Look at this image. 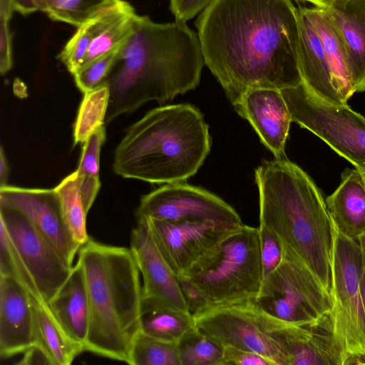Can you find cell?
<instances>
[{
    "mask_svg": "<svg viewBox=\"0 0 365 365\" xmlns=\"http://www.w3.org/2000/svg\"><path fill=\"white\" fill-rule=\"evenodd\" d=\"M205 64L232 106L251 88L302 82L292 0H213L195 21Z\"/></svg>",
    "mask_w": 365,
    "mask_h": 365,
    "instance_id": "1",
    "label": "cell"
},
{
    "mask_svg": "<svg viewBox=\"0 0 365 365\" xmlns=\"http://www.w3.org/2000/svg\"><path fill=\"white\" fill-rule=\"evenodd\" d=\"M205 65L197 33L186 23L140 16L102 83L110 92L105 123L148 101L162 104L194 90Z\"/></svg>",
    "mask_w": 365,
    "mask_h": 365,
    "instance_id": "2",
    "label": "cell"
},
{
    "mask_svg": "<svg viewBox=\"0 0 365 365\" xmlns=\"http://www.w3.org/2000/svg\"><path fill=\"white\" fill-rule=\"evenodd\" d=\"M255 178L259 225L274 233L333 297L336 227L320 190L287 157L263 160Z\"/></svg>",
    "mask_w": 365,
    "mask_h": 365,
    "instance_id": "3",
    "label": "cell"
},
{
    "mask_svg": "<svg viewBox=\"0 0 365 365\" xmlns=\"http://www.w3.org/2000/svg\"><path fill=\"white\" fill-rule=\"evenodd\" d=\"M211 148L203 115L189 103L149 110L127 130L115 150L113 171L150 183L185 182L203 164Z\"/></svg>",
    "mask_w": 365,
    "mask_h": 365,
    "instance_id": "4",
    "label": "cell"
},
{
    "mask_svg": "<svg viewBox=\"0 0 365 365\" xmlns=\"http://www.w3.org/2000/svg\"><path fill=\"white\" fill-rule=\"evenodd\" d=\"M86 284L89 317L85 351L130 364L140 331L143 289L130 248L90 237L78 250Z\"/></svg>",
    "mask_w": 365,
    "mask_h": 365,
    "instance_id": "5",
    "label": "cell"
},
{
    "mask_svg": "<svg viewBox=\"0 0 365 365\" xmlns=\"http://www.w3.org/2000/svg\"><path fill=\"white\" fill-rule=\"evenodd\" d=\"M181 275L212 304L255 300L263 279L258 227L243 225Z\"/></svg>",
    "mask_w": 365,
    "mask_h": 365,
    "instance_id": "6",
    "label": "cell"
},
{
    "mask_svg": "<svg viewBox=\"0 0 365 365\" xmlns=\"http://www.w3.org/2000/svg\"><path fill=\"white\" fill-rule=\"evenodd\" d=\"M255 302L269 315L298 325L320 322L334 307L333 297L284 245L282 260L262 279Z\"/></svg>",
    "mask_w": 365,
    "mask_h": 365,
    "instance_id": "7",
    "label": "cell"
},
{
    "mask_svg": "<svg viewBox=\"0 0 365 365\" xmlns=\"http://www.w3.org/2000/svg\"><path fill=\"white\" fill-rule=\"evenodd\" d=\"M292 122L324 141L354 168H365V118L347 104L327 101L302 81L280 90Z\"/></svg>",
    "mask_w": 365,
    "mask_h": 365,
    "instance_id": "8",
    "label": "cell"
},
{
    "mask_svg": "<svg viewBox=\"0 0 365 365\" xmlns=\"http://www.w3.org/2000/svg\"><path fill=\"white\" fill-rule=\"evenodd\" d=\"M193 317L197 329L223 346L255 352L272 365H288L276 337L281 320L267 314L255 299L212 304Z\"/></svg>",
    "mask_w": 365,
    "mask_h": 365,
    "instance_id": "9",
    "label": "cell"
},
{
    "mask_svg": "<svg viewBox=\"0 0 365 365\" xmlns=\"http://www.w3.org/2000/svg\"><path fill=\"white\" fill-rule=\"evenodd\" d=\"M361 265V249L358 240L348 237L336 227L331 317L344 365L365 364V311L359 289Z\"/></svg>",
    "mask_w": 365,
    "mask_h": 365,
    "instance_id": "10",
    "label": "cell"
},
{
    "mask_svg": "<svg viewBox=\"0 0 365 365\" xmlns=\"http://www.w3.org/2000/svg\"><path fill=\"white\" fill-rule=\"evenodd\" d=\"M0 224L30 272L41 300L48 303L66 281L73 266L17 210L0 204Z\"/></svg>",
    "mask_w": 365,
    "mask_h": 365,
    "instance_id": "11",
    "label": "cell"
},
{
    "mask_svg": "<svg viewBox=\"0 0 365 365\" xmlns=\"http://www.w3.org/2000/svg\"><path fill=\"white\" fill-rule=\"evenodd\" d=\"M136 217L178 222L243 224L237 211L220 197L186 182L168 183L143 195Z\"/></svg>",
    "mask_w": 365,
    "mask_h": 365,
    "instance_id": "12",
    "label": "cell"
},
{
    "mask_svg": "<svg viewBox=\"0 0 365 365\" xmlns=\"http://www.w3.org/2000/svg\"><path fill=\"white\" fill-rule=\"evenodd\" d=\"M144 218L156 247L177 277L244 225Z\"/></svg>",
    "mask_w": 365,
    "mask_h": 365,
    "instance_id": "13",
    "label": "cell"
},
{
    "mask_svg": "<svg viewBox=\"0 0 365 365\" xmlns=\"http://www.w3.org/2000/svg\"><path fill=\"white\" fill-rule=\"evenodd\" d=\"M0 204L25 215L61 257L72 265L80 246L65 221L58 195L53 189L0 187Z\"/></svg>",
    "mask_w": 365,
    "mask_h": 365,
    "instance_id": "14",
    "label": "cell"
},
{
    "mask_svg": "<svg viewBox=\"0 0 365 365\" xmlns=\"http://www.w3.org/2000/svg\"><path fill=\"white\" fill-rule=\"evenodd\" d=\"M233 107L240 116L249 121L274 158L286 157L285 143L292 120L279 90L249 89Z\"/></svg>",
    "mask_w": 365,
    "mask_h": 365,
    "instance_id": "15",
    "label": "cell"
},
{
    "mask_svg": "<svg viewBox=\"0 0 365 365\" xmlns=\"http://www.w3.org/2000/svg\"><path fill=\"white\" fill-rule=\"evenodd\" d=\"M276 337L287 355L288 365H344L331 313L314 324L298 325L282 321Z\"/></svg>",
    "mask_w": 365,
    "mask_h": 365,
    "instance_id": "16",
    "label": "cell"
},
{
    "mask_svg": "<svg viewBox=\"0 0 365 365\" xmlns=\"http://www.w3.org/2000/svg\"><path fill=\"white\" fill-rule=\"evenodd\" d=\"M137 220V226L131 231L130 248L143 276V295L157 298L174 308L190 313L178 277L156 247L146 220L140 217Z\"/></svg>",
    "mask_w": 365,
    "mask_h": 365,
    "instance_id": "17",
    "label": "cell"
},
{
    "mask_svg": "<svg viewBox=\"0 0 365 365\" xmlns=\"http://www.w3.org/2000/svg\"><path fill=\"white\" fill-rule=\"evenodd\" d=\"M34 298L13 278L0 275V356L9 358L36 344Z\"/></svg>",
    "mask_w": 365,
    "mask_h": 365,
    "instance_id": "18",
    "label": "cell"
},
{
    "mask_svg": "<svg viewBox=\"0 0 365 365\" xmlns=\"http://www.w3.org/2000/svg\"><path fill=\"white\" fill-rule=\"evenodd\" d=\"M326 11L344 43L353 89L365 91V0H337Z\"/></svg>",
    "mask_w": 365,
    "mask_h": 365,
    "instance_id": "19",
    "label": "cell"
},
{
    "mask_svg": "<svg viewBox=\"0 0 365 365\" xmlns=\"http://www.w3.org/2000/svg\"><path fill=\"white\" fill-rule=\"evenodd\" d=\"M299 23L298 62L302 81L319 97L344 104L332 83L331 70L319 36L305 7H297Z\"/></svg>",
    "mask_w": 365,
    "mask_h": 365,
    "instance_id": "20",
    "label": "cell"
},
{
    "mask_svg": "<svg viewBox=\"0 0 365 365\" xmlns=\"http://www.w3.org/2000/svg\"><path fill=\"white\" fill-rule=\"evenodd\" d=\"M46 304L64 331L84 348L89 307L83 268L78 260L60 289Z\"/></svg>",
    "mask_w": 365,
    "mask_h": 365,
    "instance_id": "21",
    "label": "cell"
},
{
    "mask_svg": "<svg viewBox=\"0 0 365 365\" xmlns=\"http://www.w3.org/2000/svg\"><path fill=\"white\" fill-rule=\"evenodd\" d=\"M325 202L336 229L344 235L358 240L365 232V180L359 169H346Z\"/></svg>",
    "mask_w": 365,
    "mask_h": 365,
    "instance_id": "22",
    "label": "cell"
},
{
    "mask_svg": "<svg viewBox=\"0 0 365 365\" xmlns=\"http://www.w3.org/2000/svg\"><path fill=\"white\" fill-rule=\"evenodd\" d=\"M139 18L133 6L124 0H118L97 15L95 36L82 66L120 50L134 33Z\"/></svg>",
    "mask_w": 365,
    "mask_h": 365,
    "instance_id": "23",
    "label": "cell"
},
{
    "mask_svg": "<svg viewBox=\"0 0 365 365\" xmlns=\"http://www.w3.org/2000/svg\"><path fill=\"white\" fill-rule=\"evenodd\" d=\"M319 36L328 61L334 89L344 104L355 93L349 71L346 51L334 22L326 9L305 7Z\"/></svg>",
    "mask_w": 365,
    "mask_h": 365,
    "instance_id": "24",
    "label": "cell"
},
{
    "mask_svg": "<svg viewBox=\"0 0 365 365\" xmlns=\"http://www.w3.org/2000/svg\"><path fill=\"white\" fill-rule=\"evenodd\" d=\"M192 314L174 308L157 298L143 295L140 331L149 336L177 343L194 328Z\"/></svg>",
    "mask_w": 365,
    "mask_h": 365,
    "instance_id": "25",
    "label": "cell"
},
{
    "mask_svg": "<svg viewBox=\"0 0 365 365\" xmlns=\"http://www.w3.org/2000/svg\"><path fill=\"white\" fill-rule=\"evenodd\" d=\"M36 344L48 356L51 365H69L84 351L64 331L49 311L46 304L34 298Z\"/></svg>",
    "mask_w": 365,
    "mask_h": 365,
    "instance_id": "26",
    "label": "cell"
},
{
    "mask_svg": "<svg viewBox=\"0 0 365 365\" xmlns=\"http://www.w3.org/2000/svg\"><path fill=\"white\" fill-rule=\"evenodd\" d=\"M118 0H14V9L21 14L42 11L53 21L78 28Z\"/></svg>",
    "mask_w": 365,
    "mask_h": 365,
    "instance_id": "27",
    "label": "cell"
},
{
    "mask_svg": "<svg viewBox=\"0 0 365 365\" xmlns=\"http://www.w3.org/2000/svg\"><path fill=\"white\" fill-rule=\"evenodd\" d=\"M54 188L58 195L65 221L74 240L81 247L90 237L86 230L88 212L82 201L76 171L63 179Z\"/></svg>",
    "mask_w": 365,
    "mask_h": 365,
    "instance_id": "28",
    "label": "cell"
},
{
    "mask_svg": "<svg viewBox=\"0 0 365 365\" xmlns=\"http://www.w3.org/2000/svg\"><path fill=\"white\" fill-rule=\"evenodd\" d=\"M109 97V88L106 84L84 93L73 127L75 145L83 143L94 131L104 125Z\"/></svg>",
    "mask_w": 365,
    "mask_h": 365,
    "instance_id": "29",
    "label": "cell"
},
{
    "mask_svg": "<svg viewBox=\"0 0 365 365\" xmlns=\"http://www.w3.org/2000/svg\"><path fill=\"white\" fill-rule=\"evenodd\" d=\"M180 365H221L224 346L195 327L177 342Z\"/></svg>",
    "mask_w": 365,
    "mask_h": 365,
    "instance_id": "30",
    "label": "cell"
},
{
    "mask_svg": "<svg viewBox=\"0 0 365 365\" xmlns=\"http://www.w3.org/2000/svg\"><path fill=\"white\" fill-rule=\"evenodd\" d=\"M130 365H180L177 343L139 331L130 350Z\"/></svg>",
    "mask_w": 365,
    "mask_h": 365,
    "instance_id": "31",
    "label": "cell"
},
{
    "mask_svg": "<svg viewBox=\"0 0 365 365\" xmlns=\"http://www.w3.org/2000/svg\"><path fill=\"white\" fill-rule=\"evenodd\" d=\"M0 275L13 278L41 300L36 284L4 227L0 224Z\"/></svg>",
    "mask_w": 365,
    "mask_h": 365,
    "instance_id": "32",
    "label": "cell"
},
{
    "mask_svg": "<svg viewBox=\"0 0 365 365\" xmlns=\"http://www.w3.org/2000/svg\"><path fill=\"white\" fill-rule=\"evenodd\" d=\"M96 32L95 17L85 24L77 28L76 31L68 41L58 58L66 66L69 72L73 74L83 63L90 44Z\"/></svg>",
    "mask_w": 365,
    "mask_h": 365,
    "instance_id": "33",
    "label": "cell"
},
{
    "mask_svg": "<svg viewBox=\"0 0 365 365\" xmlns=\"http://www.w3.org/2000/svg\"><path fill=\"white\" fill-rule=\"evenodd\" d=\"M119 51L99 56L80 67L73 74L77 87L83 93L96 88L103 83Z\"/></svg>",
    "mask_w": 365,
    "mask_h": 365,
    "instance_id": "34",
    "label": "cell"
},
{
    "mask_svg": "<svg viewBox=\"0 0 365 365\" xmlns=\"http://www.w3.org/2000/svg\"><path fill=\"white\" fill-rule=\"evenodd\" d=\"M106 135V129L103 125L83 143L81 157L76 170L78 175L99 177L100 153Z\"/></svg>",
    "mask_w": 365,
    "mask_h": 365,
    "instance_id": "35",
    "label": "cell"
},
{
    "mask_svg": "<svg viewBox=\"0 0 365 365\" xmlns=\"http://www.w3.org/2000/svg\"><path fill=\"white\" fill-rule=\"evenodd\" d=\"M258 230L264 279L279 264L283 255V244L274 233L264 225H259Z\"/></svg>",
    "mask_w": 365,
    "mask_h": 365,
    "instance_id": "36",
    "label": "cell"
},
{
    "mask_svg": "<svg viewBox=\"0 0 365 365\" xmlns=\"http://www.w3.org/2000/svg\"><path fill=\"white\" fill-rule=\"evenodd\" d=\"M178 279L183 298L192 316L212 304L205 292L192 280L184 275L178 276Z\"/></svg>",
    "mask_w": 365,
    "mask_h": 365,
    "instance_id": "37",
    "label": "cell"
},
{
    "mask_svg": "<svg viewBox=\"0 0 365 365\" xmlns=\"http://www.w3.org/2000/svg\"><path fill=\"white\" fill-rule=\"evenodd\" d=\"M221 365H272L264 356L252 351L224 346Z\"/></svg>",
    "mask_w": 365,
    "mask_h": 365,
    "instance_id": "38",
    "label": "cell"
},
{
    "mask_svg": "<svg viewBox=\"0 0 365 365\" xmlns=\"http://www.w3.org/2000/svg\"><path fill=\"white\" fill-rule=\"evenodd\" d=\"M213 0H170V10L175 21L185 22L201 13Z\"/></svg>",
    "mask_w": 365,
    "mask_h": 365,
    "instance_id": "39",
    "label": "cell"
},
{
    "mask_svg": "<svg viewBox=\"0 0 365 365\" xmlns=\"http://www.w3.org/2000/svg\"><path fill=\"white\" fill-rule=\"evenodd\" d=\"M12 35L9 21L0 18V72L6 74L12 67Z\"/></svg>",
    "mask_w": 365,
    "mask_h": 365,
    "instance_id": "40",
    "label": "cell"
},
{
    "mask_svg": "<svg viewBox=\"0 0 365 365\" xmlns=\"http://www.w3.org/2000/svg\"><path fill=\"white\" fill-rule=\"evenodd\" d=\"M77 180L82 201L85 209L88 212L91 207L101 187L99 177L78 175L77 173Z\"/></svg>",
    "mask_w": 365,
    "mask_h": 365,
    "instance_id": "41",
    "label": "cell"
},
{
    "mask_svg": "<svg viewBox=\"0 0 365 365\" xmlns=\"http://www.w3.org/2000/svg\"><path fill=\"white\" fill-rule=\"evenodd\" d=\"M19 364H51L48 356L38 345L35 344L24 351Z\"/></svg>",
    "mask_w": 365,
    "mask_h": 365,
    "instance_id": "42",
    "label": "cell"
},
{
    "mask_svg": "<svg viewBox=\"0 0 365 365\" xmlns=\"http://www.w3.org/2000/svg\"><path fill=\"white\" fill-rule=\"evenodd\" d=\"M361 249V265L359 278V289L365 311V232L358 238Z\"/></svg>",
    "mask_w": 365,
    "mask_h": 365,
    "instance_id": "43",
    "label": "cell"
},
{
    "mask_svg": "<svg viewBox=\"0 0 365 365\" xmlns=\"http://www.w3.org/2000/svg\"><path fill=\"white\" fill-rule=\"evenodd\" d=\"M8 175L9 166L3 148L1 147L0 150V187L6 185Z\"/></svg>",
    "mask_w": 365,
    "mask_h": 365,
    "instance_id": "44",
    "label": "cell"
},
{
    "mask_svg": "<svg viewBox=\"0 0 365 365\" xmlns=\"http://www.w3.org/2000/svg\"><path fill=\"white\" fill-rule=\"evenodd\" d=\"M14 11V0H0V18L10 20Z\"/></svg>",
    "mask_w": 365,
    "mask_h": 365,
    "instance_id": "45",
    "label": "cell"
},
{
    "mask_svg": "<svg viewBox=\"0 0 365 365\" xmlns=\"http://www.w3.org/2000/svg\"><path fill=\"white\" fill-rule=\"evenodd\" d=\"M311 3L314 7L327 9L331 7L337 0H301Z\"/></svg>",
    "mask_w": 365,
    "mask_h": 365,
    "instance_id": "46",
    "label": "cell"
},
{
    "mask_svg": "<svg viewBox=\"0 0 365 365\" xmlns=\"http://www.w3.org/2000/svg\"><path fill=\"white\" fill-rule=\"evenodd\" d=\"M360 170V172L361 173V174L363 175L364 176V178L365 180V168H357Z\"/></svg>",
    "mask_w": 365,
    "mask_h": 365,
    "instance_id": "47",
    "label": "cell"
}]
</instances>
